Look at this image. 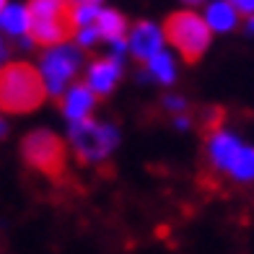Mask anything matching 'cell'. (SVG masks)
I'll return each mask as SVG.
<instances>
[{
	"instance_id": "6da1fadb",
	"label": "cell",
	"mask_w": 254,
	"mask_h": 254,
	"mask_svg": "<svg viewBox=\"0 0 254 254\" xmlns=\"http://www.w3.org/2000/svg\"><path fill=\"white\" fill-rule=\"evenodd\" d=\"M29 31L26 37L39 47H63L80 31L78 5L73 0H29Z\"/></svg>"
},
{
	"instance_id": "7a4b0ae2",
	"label": "cell",
	"mask_w": 254,
	"mask_h": 254,
	"mask_svg": "<svg viewBox=\"0 0 254 254\" xmlns=\"http://www.w3.org/2000/svg\"><path fill=\"white\" fill-rule=\"evenodd\" d=\"M50 91L42 70L29 63L0 65V112L3 114H31L47 101Z\"/></svg>"
},
{
	"instance_id": "3957f363",
	"label": "cell",
	"mask_w": 254,
	"mask_h": 254,
	"mask_svg": "<svg viewBox=\"0 0 254 254\" xmlns=\"http://www.w3.org/2000/svg\"><path fill=\"white\" fill-rule=\"evenodd\" d=\"M21 156L26 166L55 184L67 177V143L52 130H31L21 140Z\"/></svg>"
},
{
	"instance_id": "277c9868",
	"label": "cell",
	"mask_w": 254,
	"mask_h": 254,
	"mask_svg": "<svg viewBox=\"0 0 254 254\" xmlns=\"http://www.w3.org/2000/svg\"><path fill=\"white\" fill-rule=\"evenodd\" d=\"M164 37L182 55L184 63L197 65L205 57L207 47H210L213 31L200 13H194V10H177V13L166 16L164 21Z\"/></svg>"
},
{
	"instance_id": "5b68a950",
	"label": "cell",
	"mask_w": 254,
	"mask_h": 254,
	"mask_svg": "<svg viewBox=\"0 0 254 254\" xmlns=\"http://www.w3.org/2000/svg\"><path fill=\"white\" fill-rule=\"evenodd\" d=\"M114 145H117V132H114V127L99 125L94 120L73 122V127H70V148L83 166L104 161L112 153Z\"/></svg>"
},
{
	"instance_id": "8992f818",
	"label": "cell",
	"mask_w": 254,
	"mask_h": 254,
	"mask_svg": "<svg viewBox=\"0 0 254 254\" xmlns=\"http://www.w3.org/2000/svg\"><path fill=\"white\" fill-rule=\"evenodd\" d=\"M78 65H80V52L75 47H67V44L50 50L42 57V75H44L50 96H55L57 101L63 99L67 80L75 75Z\"/></svg>"
},
{
	"instance_id": "52a82bcc",
	"label": "cell",
	"mask_w": 254,
	"mask_h": 254,
	"mask_svg": "<svg viewBox=\"0 0 254 254\" xmlns=\"http://www.w3.org/2000/svg\"><path fill=\"white\" fill-rule=\"evenodd\" d=\"M120 75H122V65L117 57H94L91 67H88L86 83L99 99H107L114 91V86H117Z\"/></svg>"
},
{
	"instance_id": "ba28073f",
	"label": "cell",
	"mask_w": 254,
	"mask_h": 254,
	"mask_svg": "<svg viewBox=\"0 0 254 254\" xmlns=\"http://www.w3.org/2000/svg\"><path fill=\"white\" fill-rule=\"evenodd\" d=\"M205 143H207V161H210V169L215 171H228L231 174V169H234V161L239 156V151L244 145H241L234 135H228V132H213L210 137H205Z\"/></svg>"
},
{
	"instance_id": "9c48e42d",
	"label": "cell",
	"mask_w": 254,
	"mask_h": 254,
	"mask_svg": "<svg viewBox=\"0 0 254 254\" xmlns=\"http://www.w3.org/2000/svg\"><path fill=\"white\" fill-rule=\"evenodd\" d=\"M127 44H130V52L135 60L148 65L161 52V31L153 24H148V21H137L130 31V42Z\"/></svg>"
},
{
	"instance_id": "30bf717a",
	"label": "cell",
	"mask_w": 254,
	"mask_h": 254,
	"mask_svg": "<svg viewBox=\"0 0 254 254\" xmlns=\"http://www.w3.org/2000/svg\"><path fill=\"white\" fill-rule=\"evenodd\" d=\"M96 101H99V96L88 88V83L83 80V83L70 86L67 94H63L60 107H63L65 117L70 122H83V120H91V112H94Z\"/></svg>"
},
{
	"instance_id": "8fae6325",
	"label": "cell",
	"mask_w": 254,
	"mask_h": 254,
	"mask_svg": "<svg viewBox=\"0 0 254 254\" xmlns=\"http://www.w3.org/2000/svg\"><path fill=\"white\" fill-rule=\"evenodd\" d=\"M91 26L96 29L99 39L120 42V39H125V34H127V18H125V13H120V10L109 8V10H99Z\"/></svg>"
},
{
	"instance_id": "7c38bea8",
	"label": "cell",
	"mask_w": 254,
	"mask_h": 254,
	"mask_svg": "<svg viewBox=\"0 0 254 254\" xmlns=\"http://www.w3.org/2000/svg\"><path fill=\"white\" fill-rule=\"evenodd\" d=\"M205 21H207V26H210V31H228L239 24V13L226 3V0H221V3H213L207 8Z\"/></svg>"
},
{
	"instance_id": "4fadbf2b",
	"label": "cell",
	"mask_w": 254,
	"mask_h": 254,
	"mask_svg": "<svg viewBox=\"0 0 254 254\" xmlns=\"http://www.w3.org/2000/svg\"><path fill=\"white\" fill-rule=\"evenodd\" d=\"M0 26H3L8 34L13 37H21V34L29 31V10L24 5H8L0 16Z\"/></svg>"
},
{
	"instance_id": "5bb4252c",
	"label": "cell",
	"mask_w": 254,
	"mask_h": 254,
	"mask_svg": "<svg viewBox=\"0 0 254 254\" xmlns=\"http://www.w3.org/2000/svg\"><path fill=\"white\" fill-rule=\"evenodd\" d=\"M231 177L236 182H252L254 179V148H241L236 161H234V169H231Z\"/></svg>"
},
{
	"instance_id": "9a60e30c",
	"label": "cell",
	"mask_w": 254,
	"mask_h": 254,
	"mask_svg": "<svg viewBox=\"0 0 254 254\" xmlns=\"http://www.w3.org/2000/svg\"><path fill=\"white\" fill-rule=\"evenodd\" d=\"M148 67H151V75L158 80V83H171V80H174V63H171V57L164 50L148 63Z\"/></svg>"
},
{
	"instance_id": "2e32d148",
	"label": "cell",
	"mask_w": 254,
	"mask_h": 254,
	"mask_svg": "<svg viewBox=\"0 0 254 254\" xmlns=\"http://www.w3.org/2000/svg\"><path fill=\"white\" fill-rule=\"evenodd\" d=\"M226 3L234 8L239 16H244V18L254 16V0H226Z\"/></svg>"
},
{
	"instance_id": "e0dca14e",
	"label": "cell",
	"mask_w": 254,
	"mask_h": 254,
	"mask_svg": "<svg viewBox=\"0 0 254 254\" xmlns=\"http://www.w3.org/2000/svg\"><path fill=\"white\" fill-rule=\"evenodd\" d=\"M164 107L169 112H184V109H187V104H184V99H179V96H166L164 99Z\"/></svg>"
},
{
	"instance_id": "ac0fdd59",
	"label": "cell",
	"mask_w": 254,
	"mask_h": 254,
	"mask_svg": "<svg viewBox=\"0 0 254 254\" xmlns=\"http://www.w3.org/2000/svg\"><path fill=\"white\" fill-rule=\"evenodd\" d=\"M75 5H99L101 0H73Z\"/></svg>"
},
{
	"instance_id": "d6986e66",
	"label": "cell",
	"mask_w": 254,
	"mask_h": 254,
	"mask_svg": "<svg viewBox=\"0 0 254 254\" xmlns=\"http://www.w3.org/2000/svg\"><path fill=\"white\" fill-rule=\"evenodd\" d=\"M8 135V125H5V120L0 117V137H5Z\"/></svg>"
},
{
	"instance_id": "ffe728a7",
	"label": "cell",
	"mask_w": 254,
	"mask_h": 254,
	"mask_svg": "<svg viewBox=\"0 0 254 254\" xmlns=\"http://www.w3.org/2000/svg\"><path fill=\"white\" fill-rule=\"evenodd\" d=\"M3 57H5V44L0 42V63H3Z\"/></svg>"
},
{
	"instance_id": "44dd1931",
	"label": "cell",
	"mask_w": 254,
	"mask_h": 254,
	"mask_svg": "<svg viewBox=\"0 0 254 254\" xmlns=\"http://www.w3.org/2000/svg\"><path fill=\"white\" fill-rule=\"evenodd\" d=\"M184 3H190V5H200V3H205V0H184Z\"/></svg>"
},
{
	"instance_id": "7402d4cb",
	"label": "cell",
	"mask_w": 254,
	"mask_h": 254,
	"mask_svg": "<svg viewBox=\"0 0 254 254\" xmlns=\"http://www.w3.org/2000/svg\"><path fill=\"white\" fill-rule=\"evenodd\" d=\"M247 21H249V31H254V16H249Z\"/></svg>"
},
{
	"instance_id": "603a6c76",
	"label": "cell",
	"mask_w": 254,
	"mask_h": 254,
	"mask_svg": "<svg viewBox=\"0 0 254 254\" xmlns=\"http://www.w3.org/2000/svg\"><path fill=\"white\" fill-rule=\"evenodd\" d=\"M5 3H8V0H0V13H3V10H5V8H8V5H5Z\"/></svg>"
}]
</instances>
